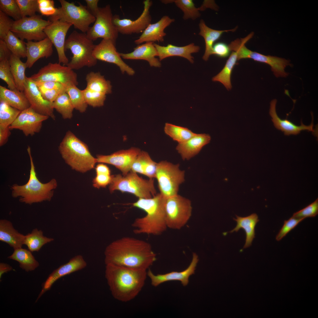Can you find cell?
Wrapping results in <instances>:
<instances>
[{
	"label": "cell",
	"mask_w": 318,
	"mask_h": 318,
	"mask_svg": "<svg viewBox=\"0 0 318 318\" xmlns=\"http://www.w3.org/2000/svg\"><path fill=\"white\" fill-rule=\"evenodd\" d=\"M304 219L292 216L288 220H285L282 227L276 236V240L278 241L281 240Z\"/></svg>",
	"instance_id": "obj_48"
},
{
	"label": "cell",
	"mask_w": 318,
	"mask_h": 318,
	"mask_svg": "<svg viewBox=\"0 0 318 318\" xmlns=\"http://www.w3.org/2000/svg\"><path fill=\"white\" fill-rule=\"evenodd\" d=\"M4 40L12 54L19 58L26 57V42L15 36L10 31Z\"/></svg>",
	"instance_id": "obj_41"
},
{
	"label": "cell",
	"mask_w": 318,
	"mask_h": 318,
	"mask_svg": "<svg viewBox=\"0 0 318 318\" xmlns=\"http://www.w3.org/2000/svg\"><path fill=\"white\" fill-rule=\"evenodd\" d=\"M39 90L43 98L45 100L51 102H53L61 94L66 92L64 91L57 90Z\"/></svg>",
	"instance_id": "obj_55"
},
{
	"label": "cell",
	"mask_w": 318,
	"mask_h": 318,
	"mask_svg": "<svg viewBox=\"0 0 318 318\" xmlns=\"http://www.w3.org/2000/svg\"><path fill=\"white\" fill-rule=\"evenodd\" d=\"M164 131L167 135L178 143L185 142L196 134L186 127L168 123H165Z\"/></svg>",
	"instance_id": "obj_38"
},
{
	"label": "cell",
	"mask_w": 318,
	"mask_h": 318,
	"mask_svg": "<svg viewBox=\"0 0 318 318\" xmlns=\"http://www.w3.org/2000/svg\"><path fill=\"white\" fill-rule=\"evenodd\" d=\"M24 92L30 107L35 111L55 120L53 102L48 101L43 98L35 82L30 77H26Z\"/></svg>",
	"instance_id": "obj_20"
},
{
	"label": "cell",
	"mask_w": 318,
	"mask_h": 318,
	"mask_svg": "<svg viewBox=\"0 0 318 318\" xmlns=\"http://www.w3.org/2000/svg\"><path fill=\"white\" fill-rule=\"evenodd\" d=\"M25 235L15 229L10 221L0 220V240L6 243L14 249L22 248L24 244Z\"/></svg>",
	"instance_id": "obj_29"
},
{
	"label": "cell",
	"mask_w": 318,
	"mask_h": 318,
	"mask_svg": "<svg viewBox=\"0 0 318 318\" xmlns=\"http://www.w3.org/2000/svg\"><path fill=\"white\" fill-rule=\"evenodd\" d=\"M11 130L9 127H0V146H2L6 143L11 135Z\"/></svg>",
	"instance_id": "obj_57"
},
{
	"label": "cell",
	"mask_w": 318,
	"mask_h": 318,
	"mask_svg": "<svg viewBox=\"0 0 318 318\" xmlns=\"http://www.w3.org/2000/svg\"><path fill=\"white\" fill-rule=\"evenodd\" d=\"M105 265V277L113 297L123 302L135 298L144 285L147 270L111 264Z\"/></svg>",
	"instance_id": "obj_2"
},
{
	"label": "cell",
	"mask_w": 318,
	"mask_h": 318,
	"mask_svg": "<svg viewBox=\"0 0 318 318\" xmlns=\"http://www.w3.org/2000/svg\"><path fill=\"white\" fill-rule=\"evenodd\" d=\"M11 71L17 89L24 92L26 81L25 72L27 68L26 62H22L20 58L12 54L9 60Z\"/></svg>",
	"instance_id": "obj_33"
},
{
	"label": "cell",
	"mask_w": 318,
	"mask_h": 318,
	"mask_svg": "<svg viewBox=\"0 0 318 318\" xmlns=\"http://www.w3.org/2000/svg\"><path fill=\"white\" fill-rule=\"evenodd\" d=\"M153 4L150 0L143 1L144 9L140 16L135 20L121 19L117 14L113 15L112 22L118 32L122 34L130 35L143 32L151 23V17L149 10Z\"/></svg>",
	"instance_id": "obj_15"
},
{
	"label": "cell",
	"mask_w": 318,
	"mask_h": 318,
	"mask_svg": "<svg viewBox=\"0 0 318 318\" xmlns=\"http://www.w3.org/2000/svg\"><path fill=\"white\" fill-rule=\"evenodd\" d=\"M211 140L208 134L196 133L185 142L178 143L176 149L183 160H189L197 155Z\"/></svg>",
	"instance_id": "obj_26"
},
{
	"label": "cell",
	"mask_w": 318,
	"mask_h": 318,
	"mask_svg": "<svg viewBox=\"0 0 318 318\" xmlns=\"http://www.w3.org/2000/svg\"><path fill=\"white\" fill-rule=\"evenodd\" d=\"M153 43L145 42L134 48L131 52L119 53V54L124 59L144 60L147 61L151 67H160L161 64L160 61L155 58L158 56V54Z\"/></svg>",
	"instance_id": "obj_28"
},
{
	"label": "cell",
	"mask_w": 318,
	"mask_h": 318,
	"mask_svg": "<svg viewBox=\"0 0 318 318\" xmlns=\"http://www.w3.org/2000/svg\"><path fill=\"white\" fill-rule=\"evenodd\" d=\"M54 240L52 238L44 236L41 230L36 228L31 233L25 235L24 244L31 251H38L44 245Z\"/></svg>",
	"instance_id": "obj_37"
},
{
	"label": "cell",
	"mask_w": 318,
	"mask_h": 318,
	"mask_svg": "<svg viewBox=\"0 0 318 318\" xmlns=\"http://www.w3.org/2000/svg\"><path fill=\"white\" fill-rule=\"evenodd\" d=\"M174 21L168 16H163L157 22L150 24L139 38L134 41L135 43L139 45L145 42H163L166 35L164 29Z\"/></svg>",
	"instance_id": "obj_24"
},
{
	"label": "cell",
	"mask_w": 318,
	"mask_h": 318,
	"mask_svg": "<svg viewBox=\"0 0 318 318\" xmlns=\"http://www.w3.org/2000/svg\"><path fill=\"white\" fill-rule=\"evenodd\" d=\"M39 11L42 15L50 16L56 13L57 8L54 7V2L52 0H37Z\"/></svg>",
	"instance_id": "obj_51"
},
{
	"label": "cell",
	"mask_w": 318,
	"mask_h": 318,
	"mask_svg": "<svg viewBox=\"0 0 318 318\" xmlns=\"http://www.w3.org/2000/svg\"><path fill=\"white\" fill-rule=\"evenodd\" d=\"M153 44L158 52L160 61L170 57L179 56L186 59L193 63L194 62V57L191 54L198 52L200 49L199 46L195 45L193 43L182 47L171 44L165 46L154 43Z\"/></svg>",
	"instance_id": "obj_27"
},
{
	"label": "cell",
	"mask_w": 318,
	"mask_h": 318,
	"mask_svg": "<svg viewBox=\"0 0 318 318\" xmlns=\"http://www.w3.org/2000/svg\"><path fill=\"white\" fill-rule=\"evenodd\" d=\"M198 255L195 253L193 254L192 261L188 267L181 271H172L164 274L155 275L148 269L147 276L150 278L151 284L156 287L165 282L171 281H179L184 286L189 283V276L194 274L196 267L198 261Z\"/></svg>",
	"instance_id": "obj_22"
},
{
	"label": "cell",
	"mask_w": 318,
	"mask_h": 318,
	"mask_svg": "<svg viewBox=\"0 0 318 318\" xmlns=\"http://www.w3.org/2000/svg\"><path fill=\"white\" fill-rule=\"evenodd\" d=\"M236 218H233L237 223L235 227L229 233L234 231L237 232L240 229H244L245 232L246 241L243 248H246L251 245L254 239L255 238V228L257 223L259 221L258 216L256 213H253L245 217L236 215Z\"/></svg>",
	"instance_id": "obj_30"
},
{
	"label": "cell",
	"mask_w": 318,
	"mask_h": 318,
	"mask_svg": "<svg viewBox=\"0 0 318 318\" xmlns=\"http://www.w3.org/2000/svg\"><path fill=\"white\" fill-rule=\"evenodd\" d=\"M104 255L105 264H111L145 270L156 259V254L149 243L128 236L111 243L106 247Z\"/></svg>",
	"instance_id": "obj_1"
},
{
	"label": "cell",
	"mask_w": 318,
	"mask_h": 318,
	"mask_svg": "<svg viewBox=\"0 0 318 318\" xmlns=\"http://www.w3.org/2000/svg\"><path fill=\"white\" fill-rule=\"evenodd\" d=\"M109 190L112 193L119 190L133 194L139 198H149L156 194L154 179L146 180L139 176L136 173L130 171L126 175H113Z\"/></svg>",
	"instance_id": "obj_7"
},
{
	"label": "cell",
	"mask_w": 318,
	"mask_h": 318,
	"mask_svg": "<svg viewBox=\"0 0 318 318\" xmlns=\"http://www.w3.org/2000/svg\"><path fill=\"white\" fill-rule=\"evenodd\" d=\"M49 117L37 112L30 107L21 112L9 128L11 130L22 131L26 136H32L40 132L43 122Z\"/></svg>",
	"instance_id": "obj_16"
},
{
	"label": "cell",
	"mask_w": 318,
	"mask_h": 318,
	"mask_svg": "<svg viewBox=\"0 0 318 318\" xmlns=\"http://www.w3.org/2000/svg\"><path fill=\"white\" fill-rule=\"evenodd\" d=\"M12 267L9 264L4 263H0V278L2 275L5 273L13 270Z\"/></svg>",
	"instance_id": "obj_60"
},
{
	"label": "cell",
	"mask_w": 318,
	"mask_h": 318,
	"mask_svg": "<svg viewBox=\"0 0 318 318\" xmlns=\"http://www.w3.org/2000/svg\"><path fill=\"white\" fill-rule=\"evenodd\" d=\"M141 151L139 148L132 147L118 151L110 155H99L96 158L97 162L114 165L125 175L131 171L133 162Z\"/></svg>",
	"instance_id": "obj_19"
},
{
	"label": "cell",
	"mask_w": 318,
	"mask_h": 318,
	"mask_svg": "<svg viewBox=\"0 0 318 318\" xmlns=\"http://www.w3.org/2000/svg\"><path fill=\"white\" fill-rule=\"evenodd\" d=\"M30 77L35 82L50 81L59 82L66 87L78 84L77 74L67 66L49 63Z\"/></svg>",
	"instance_id": "obj_14"
},
{
	"label": "cell",
	"mask_w": 318,
	"mask_h": 318,
	"mask_svg": "<svg viewBox=\"0 0 318 318\" xmlns=\"http://www.w3.org/2000/svg\"><path fill=\"white\" fill-rule=\"evenodd\" d=\"M238 61L237 54L233 51L221 71L212 78L214 82H221L228 90L232 88L231 78L232 72Z\"/></svg>",
	"instance_id": "obj_36"
},
{
	"label": "cell",
	"mask_w": 318,
	"mask_h": 318,
	"mask_svg": "<svg viewBox=\"0 0 318 318\" xmlns=\"http://www.w3.org/2000/svg\"><path fill=\"white\" fill-rule=\"evenodd\" d=\"M165 208L167 228L172 229L182 228L192 215L191 201L178 194L165 198Z\"/></svg>",
	"instance_id": "obj_11"
},
{
	"label": "cell",
	"mask_w": 318,
	"mask_h": 318,
	"mask_svg": "<svg viewBox=\"0 0 318 318\" xmlns=\"http://www.w3.org/2000/svg\"><path fill=\"white\" fill-rule=\"evenodd\" d=\"M0 101H4L20 111L30 107L24 92L18 90H12L0 86Z\"/></svg>",
	"instance_id": "obj_32"
},
{
	"label": "cell",
	"mask_w": 318,
	"mask_h": 318,
	"mask_svg": "<svg viewBox=\"0 0 318 318\" xmlns=\"http://www.w3.org/2000/svg\"><path fill=\"white\" fill-rule=\"evenodd\" d=\"M31 252L22 248L14 249L8 258L19 262L20 267L26 271H32L37 268L39 264Z\"/></svg>",
	"instance_id": "obj_34"
},
{
	"label": "cell",
	"mask_w": 318,
	"mask_h": 318,
	"mask_svg": "<svg viewBox=\"0 0 318 318\" xmlns=\"http://www.w3.org/2000/svg\"><path fill=\"white\" fill-rule=\"evenodd\" d=\"M113 16L110 5L99 7L93 25L86 33L88 37L93 41L98 38L110 39L116 44L119 32L113 24Z\"/></svg>",
	"instance_id": "obj_13"
},
{
	"label": "cell",
	"mask_w": 318,
	"mask_h": 318,
	"mask_svg": "<svg viewBox=\"0 0 318 318\" xmlns=\"http://www.w3.org/2000/svg\"><path fill=\"white\" fill-rule=\"evenodd\" d=\"M12 54L4 41L0 39V61L9 60Z\"/></svg>",
	"instance_id": "obj_56"
},
{
	"label": "cell",
	"mask_w": 318,
	"mask_h": 318,
	"mask_svg": "<svg viewBox=\"0 0 318 318\" xmlns=\"http://www.w3.org/2000/svg\"><path fill=\"white\" fill-rule=\"evenodd\" d=\"M86 262L80 255L75 256L65 264L54 270L48 276L42 286V289L36 300L37 301L46 291L49 290L53 284L61 277L82 270L87 266Z\"/></svg>",
	"instance_id": "obj_21"
},
{
	"label": "cell",
	"mask_w": 318,
	"mask_h": 318,
	"mask_svg": "<svg viewBox=\"0 0 318 318\" xmlns=\"http://www.w3.org/2000/svg\"><path fill=\"white\" fill-rule=\"evenodd\" d=\"M276 99H274L271 102L269 114L272 118L271 120L274 127L277 129L283 132L286 135H297L300 133L301 131L304 130L312 131L314 136L317 135V132L314 128L313 116L312 114V122L309 125H304L301 120V125L297 126L287 120V117L285 119H281L279 117L276 111Z\"/></svg>",
	"instance_id": "obj_23"
},
{
	"label": "cell",
	"mask_w": 318,
	"mask_h": 318,
	"mask_svg": "<svg viewBox=\"0 0 318 318\" xmlns=\"http://www.w3.org/2000/svg\"><path fill=\"white\" fill-rule=\"evenodd\" d=\"M0 11L15 21L22 18L20 10L16 0H0Z\"/></svg>",
	"instance_id": "obj_45"
},
{
	"label": "cell",
	"mask_w": 318,
	"mask_h": 318,
	"mask_svg": "<svg viewBox=\"0 0 318 318\" xmlns=\"http://www.w3.org/2000/svg\"><path fill=\"white\" fill-rule=\"evenodd\" d=\"M21 112L6 102L0 101V127H9L15 121Z\"/></svg>",
	"instance_id": "obj_42"
},
{
	"label": "cell",
	"mask_w": 318,
	"mask_h": 318,
	"mask_svg": "<svg viewBox=\"0 0 318 318\" xmlns=\"http://www.w3.org/2000/svg\"><path fill=\"white\" fill-rule=\"evenodd\" d=\"M0 78L6 83L9 89L18 90L11 71L9 60L0 61Z\"/></svg>",
	"instance_id": "obj_47"
},
{
	"label": "cell",
	"mask_w": 318,
	"mask_h": 318,
	"mask_svg": "<svg viewBox=\"0 0 318 318\" xmlns=\"http://www.w3.org/2000/svg\"><path fill=\"white\" fill-rule=\"evenodd\" d=\"M95 45L86 33L73 31L65 42V50H70L73 55L67 66L72 70H78L84 67L96 65L97 60L92 54Z\"/></svg>",
	"instance_id": "obj_6"
},
{
	"label": "cell",
	"mask_w": 318,
	"mask_h": 318,
	"mask_svg": "<svg viewBox=\"0 0 318 318\" xmlns=\"http://www.w3.org/2000/svg\"><path fill=\"white\" fill-rule=\"evenodd\" d=\"M95 171L96 174H104L111 175V171L109 167L106 165L102 163L96 165Z\"/></svg>",
	"instance_id": "obj_59"
},
{
	"label": "cell",
	"mask_w": 318,
	"mask_h": 318,
	"mask_svg": "<svg viewBox=\"0 0 318 318\" xmlns=\"http://www.w3.org/2000/svg\"><path fill=\"white\" fill-rule=\"evenodd\" d=\"M22 17L32 16L39 12L37 0H16Z\"/></svg>",
	"instance_id": "obj_46"
},
{
	"label": "cell",
	"mask_w": 318,
	"mask_h": 318,
	"mask_svg": "<svg viewBox=\"0 0 318 318\" xmlns=\"http://www.w3.org/2000/svg\"><path fill=\"white\" fill-rule=\"evenodd\" d=\"M254 34L251 32L246 37L241 39H237L231 42L228 45L231 51L236 52L238 60L244 59H251L261 63L268 64L276 77H286L288 73L284 69L287 66H291L289 61L284 58L270 55H265L247 48L245 44L251 38Z\"/></svg>",
	"instance_id": "obj_8"
},
{
	"label": "cell",
	"mask_w": 318,
	"mask_h": 318,
	"mask_svg": "<svg viewBox=\"0 0 318 318\" xmlns=\"http://www.w3.org/2000/svg\"><path fill=\"white\" fill-rule=\"evenodd\" d=\"M165 198L160 193L149 198H139L133 206L144 211L146 215L136 218L132 226L136 234L160 235L167 229L165 205Z\"/></svg>",
	"instance_id": "obj_3"
},
{
	"label": "cell",
	"mask_w": 318,
	"mask_h": 318,
	"mask_svg": "<svg viewBox=\"0 0 318 318\" xmlns=\"http://www.w3.org/2000/svg\"><path fill=\"white\" fill-rule=\"evenodd\" d=\"M52 22L45 28L44 32L57 50L59 63L67 65L69 62L65 53V37L68 30L72 25L59 20Z\"/></svg>",
	"instance_id": "obj_18"
},
{
	"label": "cell",
	"mask_w": 318,
	"mask_h": 318,
	"mask_svg": "<svg viewBox=\"0 0 318 318\" xmlns=\"http://www.w3.org/2000/svg\"><path fill=\"white\" fill-rule=\"evenodd\" d=\"M86 88L105 95L112 92L110 82L106 80L99 72H90L86 75Z\"/></svg>",
	"instance_id": "obj_35"
},
{
	"label": "cell",
	"mask_w": 318,
	"mask_h": 318,
	"mask_svg": "<svg viewBox=\"0 0 318 318\" xmlns=\"http://www.w3.org/2000/svg\"><path fill=\"white\" fill-rule=\"evenodd\" d=\"M199 26L200 29L199 35L203 38L205 43V52L203 59L206 61L208 60L210 56L212 54L213 44L220 37L222 34L225 32H234L237 28L236 27L233 29L224 30L214 29L208 26L203 19L200 20Z\"/></svg>",
	"instance_id": "obj_31"
},
{
	"label": "cell",
	"mask_w": 318,
	"mask_h": 318,
	"mask_svg": "<svg viewBox=\"0 0 318 318\" xmlns=\"http://www.w3.org/2000/svg\"><path fill=\"white\" fill-rule=\"evenodd\" d=\"M318 213V198L304 208L293 213L292 217L305 218L316 216Z\"/></svg>",
	"instance_id": "obj_49"
},
{
	"label": "cell",
	"mask_w": 318,
	"mask_h": 318,
	"mask_svg": "<svg viewBox=\"0 0 318 318\" xmlns=\"http://www.w3.org/2000/svg\"><path fill=\"white\" fill-rule=\"evenodd\" d=\"M58 148L65 162L78 171L86 172L93 169L97 163L87 145L70 131L67 132Z\"/></svg>",
	"instance_id": "obj_5"
},
{
	"label": "cell",
	"mask_w": 318,
	"mask_h": 318,
	"mask_svg": "<svg viewBox=\"0 0 318 318\" xmlns=\"http://www.w3.org/2000/svg\"><path fill=\"white\" fill-rule=\"evenodd\" d=\"M185 177V172L180 169L179 164H174L166 160L157 163L155 178L160 193L165 198L178 194Z\"/></svg>",
	"instance_id": "obj_10"
},
{
	"label": "cell",
	"mask_w": 318,
	"mask_h": 318,
	"mask_svg": "<svg viewBox=\"0 0 318 318\" xmlns=\"http://www.w3.org/2000/svg\"><path fill=\"white\" fill-rule=\"evenodd\" d=\"M54 109L60 114L64 119H70L74 109L69 97L66 92L61 94L53 102Z\"/></svg>",
	"instance_id": "obj_40"
},
{
	"label": "cell",
	"mask_w": 318,
	"mask_h": 318,
	"mask_svg": "<svg viewBox=\"0 0 318 318\" xmlns=\"http://www.w3.org/2000/svg\"><path fill=\"white\" fill-rule=\"evenodd\" d=\"M66 92L68 95L74 109L81 113L86 110L88 105L86 102L82 90L75 85H71L66 87Z\"/></svg>",
	"instance_id": "obj_43"
},
{
	"label": "cell",
	"mask_w": 318,
	"mask_h": 318,
	"mask_svg": "<svg viewBox=\"0 0 318 318\" xmlns=\"http://www.w3.org/2000/svg\"><path fill=\"white\" fill-rule=\"evenodd\" d=\"M59 1L61 7L57 8L55 13L49 16L48 20L51 22L59 20L71 24L75 28L82 33H86L90 25L95 20V17L86 6L80 3L78 6H76L73 2L70 3L65 0Z\"/></svg>",
	"instance_id": "obj_9"
},
{
	"label": "cell",
	"mask_w": 318,
	"mask_h": 318,
	"mask_svg": "<svg viewBox=\"0 0 318 318\" xmlns=\"http://www.w3.org/2000/svg\"><path fill=\"white\" fill-rule=\"evenodd\" d=\"M161 1L164 4L175 3L183 12V18L184 20H194L201 16L199 12L201 11V8H196L192 0H163Z\"/></svg>",
	"instance_id": "obj_39"
},
{
	"label": "cell",
	"mask_w": 318,
	"mask_h": 318,
	"mask_svg": "<svg viewBox=\"0 0 318 318\" xmlns=\"http://www.w3.org/2000/svg\"><path fill=\"white\" fill-rule=\"evenodd\" d=\"M115 44L110 40L102 39L98 44L95 45L93 56L97 60L115 64L122 73L126 72L129 75H133L135 71L122 60L117 51Z\"/></svg>",
	"instance_id": "obj_17"
},
{
	"label": "cell",
	"mask_w": 318,
	"mask_h": 318,
	"mask_svg": "<svg viewBox=\"0 0 318 318\" xmlns=\"http://www.w3.org/2000/svg\"><path fill=\"white\" fill-rule=\"evenodd\" d=\"M35 82L39 90H57L66 92V87L59 82L50 81Z\"/></svg>",
	"instance_id": "obj_54"
},
{
	"label": "cell",
	"mask_w": 318,
	"mask_h": 318,
	"mask_svg": "<svg viewBox=\"0 0 318 318\" xmlns=\"http://www.w3.org/2000/svg\"><path fill=\"white\" fill-rule=\"evenodd\" d=\"M113 175L104 174H97L93 179V186L95 188H105L110 185L112 180Z\"/></svg>",
	"instance_id": "obj_52"
},
{
	"label": "cell",
	"mask_w": 318,
	"mask_h": 318,
	"mask_svg": "<svg viewBox=\"0 0 318 318\" xmlns=\"http://www.w3.org/2000/svg\"><path fill=\"white\" fill-rule=\"evenodd\" d=\"M230 51L228 45L223 42H218L213 45L212 54L221 58H226L229 55Z\"/></svg>",
	"instance_id": "obj_53"
},
{
	"label": "cell",
	"mask_w": 318,
	"mask_h": 318,
	"mask_svg": "<svg viewBox=\"0 0 318 318\" xmlns=\"http://www.w3.org/2000/svg\"><path fill=\"white\" fill-rule=\"evenodd\" d=\"M52 22L38 15L25 17L14 21L10 31L23 40L39 41L47 37L44 29Z\"/></svg>",
	"instance_id": "obj_12"
},
{
	"label": "cell",
	"mask_w": 318,
	"mask_h": 318,
	"mask_svg": "<svg viewBox=\"0 0 318 318\" xmlns=\"http://www.w3.org/2000/svg\"><path fill=\"white\" fill-rule=\"evenodd\" d=\"M27 68H31L39 59L51 56L53 52V44L47 37L36 42L28 41L26 42Z\"/></svg>",
	"instance_id": "obj_25"
},
{
	"label": "cell",
	"mask_w": 318,
	"mask_h": 318,
	"mask_svg": "<svg viewBox=\"0 0 318 318\" xmlns=\"http://www.w3.org/2000/svg\"><path fill=\"white\" fill-rule=\"evenodd\" d=\"M86 7L95 17L99 7L98 6V0H85Z\"/></svg>",
	"instance_id": "obj_58"
},
{
	"label": "cell",
	"mask_w": 318,
	"mask_h": 318,
	"mask_svg": "<svg viewBox=\"0 0 318 318\" xmlns=\"http://www.w3.org/2000/svg\"><path fill=\"white\" fill-rule=\"evenodd\" d=\"M85 100L88 105L93 107L103 106L106 99V95L87 88L82 90Z\"/></svg>",
	"instance_id": "obj_44"
},
{
	"label": "cell",
	"mask_w": 318,
	"mask_h": 318,
	"mask_svg": "<svg viewBox=\"0 0 318 318\" xmlns=\"http://www.w3.org/2000/svg\"><path fill=\"white\" fill-rule=\"evenodd\" d=\"M27 150L30 161L29 178L27 183L24 185L14 184L11 186L12 196L15 198L20 197V202L29 204L50 201L53 195V190L57 187V181L52 179L45 183L40 182L37 175L29 146Z\"/></svg>",
	"instance_id": "obj_4"
},
{
	"label": "cell",
	"mask_w": 318,
	"mask_h": 318,
	"mask_svg": "<svg viewBox=\"0 0 318 318\" xmlns=\"http://www.w3.org/2000/svg\"><path fill=\"white\" fill-rule=\"evenodd\" d=\"M14 21L0 11V39L4 40L8 33L10 31Z\"/></svg>",
	"instance_id": "obj_50"
}]
</instances>
